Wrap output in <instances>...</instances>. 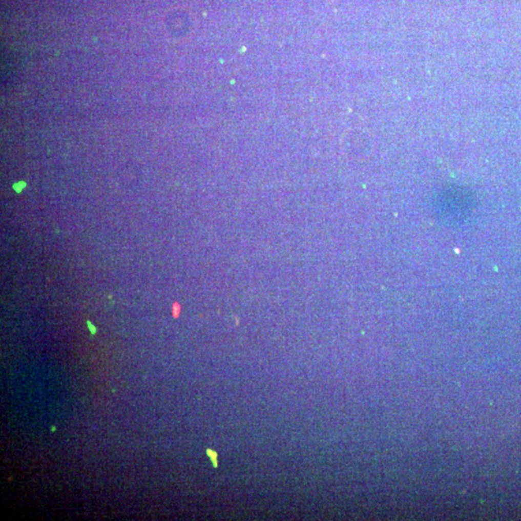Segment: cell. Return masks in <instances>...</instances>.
<instances>
[{
  "mask_svg": "<svg viewBox=\"0 0 521 521\" xmlns=\"http://www.w3.org/2000/svg\"><path fill=\"white\" fill-rule=\"evenodd\" d=\"M55 430H56V427H55V426H52V427H51V431H52V432H54Z\"/></svg>",
  "mask_w": 521,
  "mask_h": 521,
  "instance_id": "cell-5",
  "label": "cell"
},
{
  "mask_svg": "<svg viewBox=\"0 0 521 521\" xmlns=\"http://www.w3.org/2000/svg\"><path fill=\"white\" fill-rule=\"evenodd\" d=\"M181 312V306L178 304V303H174L173 305V316L175 318H178V316L180 315Z\"/></svg>",
  "mask_w": 521,
  "mask_h": 521,
  "instance_id": "cell-3",
  "label": "cell"
},
{
  "mask_svg": "<svg viewBox=\"0 0 521 521\" xmlns=\"http://www.w3.org/2000/svg\"><path fill=\"white\" fill-rule=\"evenodd\" d=\"M207 455H209V457L212 460L213 465H214L215 468H216V467H217V454H216V452H215L214 450L207 449Z\"/></svg>",
  "mask_w": 521,
  "mask_h": 521,
  "instance_id": "cell-1",
  "label": "cell"
},
{
  "mask_svg": "<svg viewBox=\"0 0 521 521\" xmlns=\"http://www.w3.org/2000/svg\"><path fill=\"white\" fill-rule=\"evenodd\" d=\"M87 325H88V328H89V330H90V332H91L92 335L96 334V332H97V328H96V327H95V326H94V325L92 324L91 322L87 321Z\"/></svg>",
  "mask_w": 521,
  "mask_h": 521,
  "instance_id": "cell-4",
  "label": "cell"
},
{
  "mask_svg": "<svg viewBox=\"0 0 521 521\" xmlns=\"http://www.w3.org/2000/svg\"><path fill=\"white\" fill-rule=\"evenodd\" d=\"M25 185H26V184H25V182H17V183H15L13 187H14V190L17 191V192H20V191H23V190L25 189Z\"/></svg>",
  "mask_w": 521,
  "mask_h": 521,
  "instance_id": "cell-2",
  "label": "cell"
}]
</instances>
